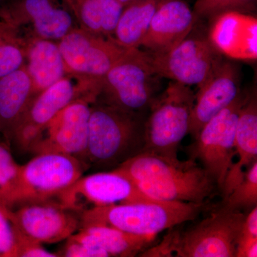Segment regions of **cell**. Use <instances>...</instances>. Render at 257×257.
Listing matches in <instances>:
<instances>
[{
  "mask_svg": "<svg viewBox=\"0 0 257 257\" xmlns=\"http://www.w3.org/2000/svg\"><path fill=\"white\" fill-rule=\"evenodd\" d=\"M116 169L156 200L203 203L217 187L207 171L192 158L181 161L142 152Z\"/></svg>",
  "mask_w": 257,
  "mask_h": 257,
  "instance_id": "1",
  "label": "cell"
},
{
  "mask_svg": "<svg viewBox=\"0 0 257 257\" xmlns=\"http://www.w3.org/2000/svg\"><path fill=\"white\" fill-rule=\"evenodd\" d=\"M245 215L222 206L182 232H172L141 256L234 257Z\"/></svg>",
  "mask_w": 257,
  "mask_h": 257,
  "instance_id": "2",
  "label": "cell"
},
{
  "mask_svg": "<svg viewBox=\"0 0 257 257\" xmlns=\"http://www.w3.org/2000/svg\"><path fill=\"white\" fill-rule=\"evenodd\" d=\"M205 209L204 202L156 199L94 207L82 212L81 227L99 225L131 234L157 235L166 229L194 220Z\"/></svg>",
  "mask_w": 257,
  "mask_h": 257,
  "instance_id": "3",
  "label": "cell"
},
{
  "mask_svg": "<svg viewBox=\"0 0 257 257\" xmlns=\"http://www.w3.org/2000/svg\"><path fill=\"white\" fill-rule=\"evenodd\" d=\"M144 145L145 121L140 114L105 103L91 106L86 157L92 163L119 167L143 152Z\"/></svg>",
  "mask_w": 257,
  "mask_h": 257,
  "instance_id": "4",
  "label": "cell"
},
{
  "mask_svg": "<svg viewBox=\"0 0 257 257\" xmlns=\"http://www.w3.org/2000/svg\"><path fill=\"white\" fill-rule=\"evenodd\" d=\"M194 100L195 94L189 86L172 81L150 106L143 152L178 158L179 145L189 134Z\"/></svg>",
  "mask_w": 257,
  "mask_h": 257,
  "instance_id": "5",
  "label": "cell"
},
{
  "mask_svg": "<svg viewBox=\"0 0 257 257\" xmlns=\"http://www.w3.org/2000/svg\"><path fill=\"white\" fill-rule=\"evenodd\" d=\"M158 78L145 51L128 49L101 78L99 96L105 104L140 114L156 97Z\"/></svg>",
  "mask_w": 257,
  "mask_h": 257,
  "instance_id": "6",
  "label": "cell"
},
{
  "mask_svg": "<svg viewBox=\"0 0 257 257\" xmlns=\"http://www.w3.org/2000/svg\"><path fill=\"white\" fill-rule=\"evenodd\" d=\"M85 168L79 158L71 155H37L21 165L13 207L50 201L82 177Z\"/></svg>",
  "mask_w": 257,
  "mask_h": 257,
  "instance_id": "7",
  "label": "cell"
},
{
  "mask_svg": "<svg viewBox=\"0 0 257 257\" xmlns=\"http://www.w3.org/2000/svg\"><path fill=\"white\" fill-rule=\"evenodd\" d=\"M0 21L29 40L58 42L79 27L66 0H2Z\"/></svg>",
  "mask_w": 257,
  "mask_h": 257,
  "instance_id": "8",
  "label": "cell"
},
{
  "mask_svg": "<svg viewBox=\"0 0 257 257\" xmlns=\"http://www.w3.org/2000/svg\"><path fill=\"white\" fill-rule=\"evenodd\" d=\"M247 96L240 93L231 104L211 118L198 134L193 146L191 158L202 163L221 190L234 163L236 124Z\"/></svg>",
  "mask_w": 257,
  "mask_h": 257,
  "instance_id": "9",
  "label": "cell"
},
{
  "mask_svg": "<svg viewBox=\"0 0 257 257\" xmlns=\"http://www.w3.org/2000/svg\"><path fill=\"white\" fill-rule=\"evenodd\" d=\"M57 204L73 211L152 200L117 169L81 177L57 196Z\"/></svg>",
  "mask_w": 257,
  "mask_h": 257,
  "instance_id": "10",
  "label": "cell"
},
{
  "mask_svg": "<svg viewBox=\"0 0 257 257\" xmlns=\"http://www.w3.org/2000/svg\"><path fill=\"white\" fill-rule=\"evenodd\" d=\"M148 55L159 77L198 88L210 78L224 60L208 37L189 35L168 52Z\"/></svg>",
  "mask_w": 257,
  "mask_h": 257,
  "instance_id": "11",
  "label": "cell"
},
{
  "mask_svg": "<svg viewBox=\"0 0 257 257\" xmlns=\"http://www.w3.org/2000/svg\"><path fill=\"white\" fill-rule=\"evenodd\" d=\"M100 79L86 78L82 82L67 74L35 96L15 125L11 139L19 146L30 150L51 121L66 106L77 100L82 89L99 87ZM100 86V85H99Z\"/></svg>",
  "mask_w": 257,
  "mask_h": 257,
  "instance_id": "12",
  "label": "cell"
},
{
  "mask_svg": "<svg viewBox=\"0 0 257 257\" xmlns=\"http://www.w3.org/2000/svg\"><path fill=\"white\" fill-rule=\"evenodd\" d=\"M67 74L101 79L128 49L112 37L77 27L57 42Z\"/></svg>",
  "mask_w": 257,
  "mask_h": 257,
  "instance_id": "13",
  "label": "cell"
},
{
  "mask_svg": "<svg viewBox=\"0 0 257 257\" xmlns=\"http://www.w3.org/2000/svg\"><path fill=\"white\" fill-rule=\"evenodd\" d=\"M91 102L80 99L66 106L47 125L30 150L37 155L60 153L86 157Z\"/></svg>",
  "mask_w": 257,
  "mask_h": 257,
  "instance_id": "14",
  "label": "cell"
},
{
  "mask_svg": "<svg viewBox=\"0 0 257 257\" xmlns=\"http://www.w3.org/2000/svg\"><path fill=\"white\" fill-rule=\"evenodd\" d=\"M13 210L12 217L21 234L40 243H55L68 239L81 227L73 211L56 202L28 203Z\"/></svg>",
  "mask_w": 257,
  "mask_h": 257,
  "instance_id": "15",
  "label": "cell"
},
{
  "mask_svg": "<svg viewBox=\"0 0 257 257\" xmlns=\"http://www.w3.org/2000/svg\"><path fill=\"white\" fill-rule=\"evenodd\" d=\"M241 71L237 64L223 60L210 78L198 88L189 134L194 139L208 121L231 104L241 93Z\"/></svg>",
  "mask_w": 257,
  "mask_h": 257,
  "instance_id": "16",
  "label": "cell"
},
{
  "mask_svg": "<svg viewBox=\"0 0 257 257\" xmlns=\"http://www.w3.org/2000/svg\"><path fill=\"white\" fill-rule=\"evenodd\" d=\"M195 18L184 0H167L152 19L141 46L150 55H162L172 50L190 35Z\"/></svg>",
  "mask_w": 257,
  "mask_h": 257,
  "instance_id": "17",
  "label": "cell"
},
{
  "mask_svg": "<svg viewBox=\"0 0 257 257\" xmlns=\"http://www.w3.org/2000/svg\"><path fill=\"white\" fill-rule=\"evenodd\" d=\"M208 38L221 55L256 60L257 20L248 13L225 12L212 18Z\"/></svg>",
  "mask_w": 257,
  "mask_h": 257,
  "instance_id": "18",
  "label": "cell"
},
{
  "mask_svg": "<svg viewBox=\"0 0 257 257\" xmlns=\"http://www.w3.org/2000/svg\"><path fill=\"white\" fill-rule=\"evenodd\" d=\"M236 163L230 167L221 192L227 197L244 176L246 169L257 159V103L254 96L248 95L240 111L234 138Z\"/></svg>",
  "mask_w": 257,
  "mask_h": 257,
  "instance_id": "19",
  "label": "cell"
},
{
  "mask_svg": "<svg viewBox=\"0 0 257 257\" xmlns=\"http://www.w3.org/2000/svg\"><path fill=\"white\" fill-rule=\"evenodd\" d=\"M156 234H135L109 226L81 227L69 237L94 247L101 248L109 256L131 257L141 253L156 238Z\"/></svg>",
  "mask_w": 257,
  "mask_h": 257,
  "instance_id": "20",
  "label": "cell"
},
{
  "mask_svg": "<svg viewBox=\"0 0 257 257\" xmlns=\"http://www.w3.org/2000/svg\"><path fill=\"white\" fill-rule=\"evenodd\" d=\"M25 66L32 81L33 96L67 74L58 43L52 40H30Z\"/></svg>",
  "mask_w": 257,
  "mask_h": 257,
  "instance_id": "21",
  "label": "cell"
},
{
  "mask_svg": "<svg viewBox=\"0 0 257 257\" xmlns=\"http://www.w3.org/2000/svg\"><path fill=\"white\" fill-rule=\"evenodd\" d=\"M33 96L25 66L0 78V135L8 141Z\"/></svg>",
  "mask_w": 257,
  "mask_h": 257,
  "instance_id": "22",
  "label": "cell"
},
{
  "mask_svg": "<svg viewBox=\"0 0 257 257\" xmlns=\"http://www.w3.org/2000/svg\"><path fill=\"white\" fill-rule=\"evenodd\" d=\"M167 0H133L124 5L113 38L125 49L140 48L152 19Z\"/></svg>",
  "mask_w": 257,
  "mask_h": 257,
  "instance_id": "23",
  "label": "cell"
},
{
  "mask_svg": "<svg viewBox=\"0 0 257 257\" xmlns=\"http://www.w3.org/2000/svg\"><path fill=\"white\" fill-rule=\"evenodd\" d=\"M79 28L112 37L124 5L118 0H66Z\"/></svg>",
  "mask_w": 257,
  "mask_h": 257,
  "instance_id": "24",
  "label": "cell"
},
{
  "mask_svg": "<svg viewBox=\"0 0 257 257\" xmlns=\"http://www.w3.org/2000/svg\"><path fill=\"white\" fill-rule=\"evenodd\" d=\"M30 42L13 27L0 21V78L25 65Z\"/></svg>",
  "mask_w": 257,
  "mask_h": 257,
  "instance_id": "25",
  "label": "cell"
},
{
  "mask_svg": "<svg viewBox=\"0 0 257 257\" xmlns=\"http://www.w3.org/2000/svg\"><path fill=\"white\" fill-rule=\"evenodd\" d=\"M256 204L257 161H255L246 169L242 179L224 198L223 206L239 210L241 208L254 207Z\"/></svg>",
  "mask_w": 257,
  "mask_h": 257,
  "instance_id": "26",
  "label": "cell"
},
{
  "mask_svg": "<svg viewBox=\"0 0 257 257\" xmlns=\"http://www.w3.org/2000/svg\"><path fill=\"white\" fill-rule=\"evenodd\" d=\"M21 165L8 146L0 143V202L13 209Z\"/></svg>",
  "mask_w": 257,
  "mask_h": 257,
  "instance_id": "27",
  "label": "cell"
},
{
  "mask_svg": "<svg viewBox=\"0 0 257 257\" xmlns=\"http://www.w3.org/2000/svg\"><path fill=\"white\" fill-rule=\"evenodd\" d=\"M256 0H197L192 9L196 22L212 19L225 12L248 13L256 8Z\"/></svg>",
  "mask_w": 257,
  "mask_h": 257,
  "instance_id": "28",
  "label": "cell"
},
{
  "mask_svg": "<svg viewBox=\"0 0 257 257\" xmlns=\"http://www.w3.org/2000/svg\"><path fill=\"white\" fill-rule=\"evenodd\" d=\"M18 234L11 208L0 202V257H18Z\"/></svg>",
  "mask_w": 257,
  "mask_h": 257,
  "instance_id": "29",
  "label": "cell"
},
{
  "mask_svg": "<svg viewBox=\"0 0 257 257\" xmlns=\"http://www.w3.org/2000/svg\"><path fill=\"white\" fill-rule=\"evenodd\" d=\"M67 242L62 248L59 256L64 257H109V254L101 248L89 246L86 243L76 241L72 238L67 239Z\"/></svg>",
  "mask_w": 257,
  "mask_h": 257,
  "instance_id": "30",
  "label": "cell"
},
{
  "mask_svg": "<svg viewBox=\"0 0 257 257\" xmlns=\"http://www.w3.org/2000/svg\"><path fill=\"white\" fill-rule=\"evenodd\" d=\"M19 231V230H18ZM57 253L50 252L42 243L29 239L19 231L18 257H58Z\"/></svg>",
  "mask_w": 257,
  "mask_h": 257,
  "instance_id": "31",
  "label": "cell"
},
{
  "mask_svg": "<svg viewBox=\"0 0 257 257\" xmlns=\"http://www.w3.org/2000/svg\"><path fill=\"white\" fill-rule=\"evenodd\" d=\"M257 236L240 233L235 257H256Z\"/></svg>",
  "mask_w": 257,
  "mask_h": 257,
  "instance_id": "32",
  "label": "cell"
},
{
  "mask_svg": "<svg viewBox=\"0 0 257 257\" xmlns=\"http://www.w3.org/2000/svg\"><path fill=\"white\" fill-rule=\"evenodd\" d=\"M121 5H127L128 3H130V2L133 1V0H118Z\"/></svg>",
  "mask_w": 257,
  "mask_h": 257,
  "instance_id": "33",
  "label": "cell"
},
{
  "mask_svg": "<svg viewBox=\"0 0 257 257\" xmlns=\"http://www.w3.org/2000/svg\"><path fill=\"white\" fill-rule=\"evenodd\" d=\"M1 1H2V0H0V2H1Z\"/></svg>",
  "mask_w": 257,
  "mask_h": 257,
  "instance_id": "34",
  "label": "cell"
}]
</instances>
